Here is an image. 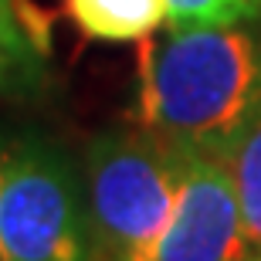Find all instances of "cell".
<instances>
[{
	"mask_svg": "<svg viewBox=\"0 0 261 261\" xmlns=\"http://www.w3.org/2000/svg\"><path fill=\"white\" fill-rule=\"evenodd\" d=\"M251 254L227 163L187 153L173 217L136 261H244Z\"/></svg>",
	"mask_w": 261,
	"mask_h": 261,
	"instance_id": "4",
	"label": "cell"
},
{
	"mask_svg": "<svg viewBox=\"0 0 261 261\" xmlns=\"http://www.w3.org/2000/svg\"><path fill=\"white\" fill-rule=\"evenodd\" d=\"M170 28H221L261 14V0H166Z\"/></svg>",
	"mask_w": 261,
	"mask_h": 261,
	"instance_id": "8",
	"label": "cell"
},
{
	"mask_svg": "<svg viewBox=\"0 0 261 261\" xmlns=\"http://www.w3.org/2000/svg\"><path fill=\"white\" fill-rule=\"evenodd\" d=\"M261 122V14L139 41L136 126L224 160Z\"/></svg>",
	"mask_w": 261,
	"mask_h": 261,
	"instance_id": "1",
	"label": "cell"
},
{
	"mask_svg": "<svg viewBox=\"0 0 261 261\" xmlns=\"http://www.w3.org/2000/svg\"><path fill=\"white\" fill-rule=\"evenodd\" d=\"M65 10L85 38L106 44L143 41L170 17L166 0H65Z\"/></svg>",
	"mask_w": 261,
	"mask_h": 261,
	"instance_id": "6",
	"label": "cell"
},
{
	"mask_svg": "<svg viewBox=\"0 0 261 261\" xmlns=\"http://www.w3.org/2000/svg\"><path fill=\"white\" fill-rule=\"evenodd\" d=\"M227 170H231L238 203H241L244 234L258 251L261 248V122L227 156Z\"/></svg>",
	"mask_w": 261,
	"mask_h": 261,
	"instance_id": "7",
	"label": "cell"
},
{
	"mask_svg": "<svg viewBox=\"0 0 261 261\" xmlns=\"http://www.w3.org/2000/svg\"><path fill=\"white\" fill-rule=\"evenodd\" d=\"M244 261H261V248H258V251L251 254V258H244Z\"/></svg>",
	"mask_w": 261,
	"mask_h": 261,
	"instance_id": "9",
	"label": "cell"
},
{
	"mask_svg": "<svg viewBox=\"0 0 261 261\" xmlns=\"http://www.w3.org/2000/svg\"><path fill=\"white\" fill-rule=\"evenodd\" d=\"M187 149L143 126L106 129L85 153L92 261H136L173 217Z\"/></svg>",
	"mask_w": 261,
	"mask_h": 261,
	"instance_id": "2",
	"label": "cell"
},
{
	"mask_svg": "<svg viewBox=\"0 0 261 261\" xmlns=\"http://www.w3.org/2000/svg\"><path fill=\"white\" fill-rule=\"evenodd\" d=\"M0 261H92L85 190L41 136L0 143Z\"/></svg>",
	"mask_w": 261,
	"mask_h": 261,
	"instance_id": "3",
	"label": "cell"
},
{
	"mask_svg": "<svg viewBox=\"0 0 261 261\" xmlns=\"http://www.w3.org/2000/svg\"><path fill=\"white\" fill-rule=\"evenodd\" d=\"M48 78V31L24 0H0V98H31Z\"/></svg>",
	"mask_w": 261,
	"mask_h": 261,
	"instance_id": "5",
	"label": "cell"
}]
</instances>
